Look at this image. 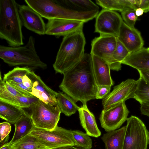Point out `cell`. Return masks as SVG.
Returning <instances> with one entry per match:
<instances>
[{
	"label": "cell",
	"instance_id": "6",
	"mask_svg": "<svg viewBox=\"0 0 149 149\" xmlns=\"http://www.w3.org/2000/svg\"><path fill=\"white\" fill-rule=\"evenodd\" d=\"M26 111L31 118L34 126L48 130L57 125L61 111L58 104L54 106L38 99L33 102Z\"/></svg>",
	"mask_w": 149,
	"mask_h": 149
},
{
	"label": "cell",
	"instance_id": "11",
	"mask_svg": "<svg viewBox=\"0 0 149 149\" xmlns=\"http://www.w3.org/2000/svg\"><path fill=\"white\" fill-rule=\"evenodd\" d=\"M123 20L114 11L103 9L96 17L95 32L100 35H109L117 38Z\"/></svg>",
	"mask_w": 149,
	"mask_h": 149
},
{
	"label": "cell",
	"instance_id": "22",
	"mask_svg": "<svg viewBox=\"0 0 149 149\" xmlns=\"http://www.w3.org/2000/svg\"><path fill=\"white\" fill-rule=\"evenodd\" d=\"M26 113L23 108L0 100V117L12 124H15Z\"/></svg>",
	"mask_w": 149,
	"mask_h": 149
},
{
	"label": "cell",
	"instance_id": "20",
	"mask_svg": "<svg viewBox=\"0 0 149 149\" xmlns=\"http://www.w3.org/2000/svg\"><path fill=\"white\" fill-rule=\"evenodd\" d=\"M121 64L128 65L137 70L149 71V50L143 47L138 51L131 53Z\"/></svg>",
	"mask_w": 149,
	"mask_h": 149
},
{
	"label": "cell",
	"instance_id": "28",
	"mask_svg": "<svg viewBox=\"0 0 149 149\" xmlns=\"http://www.w3.org/2000/svg\"><path fill=\"white\" fill-rule=\"evenodd\" d=\"M134 98L141 104L149 102V84L139 75Z\"/></svg>",
	"mask_w": 149,
	"mask_h": 149
},
{
	"label": "cell",
	"instance_id": "33",
	"mask_svg": "<svg viewBox=\"0 0 149 149\" xmlns=\"http://www.w3.org/2000/svg\"><path fill=\"white\" fill-rule=\"evenodd\" d=\"M8 83L23 96L27 97H36L31 94L32 92V89L26 87L22 83H17L12 81Z\"/></svg>",
	"mask_w": 149,
	"mask_h": 149
},
{
	"label": "cell",
	"instance_id": "23",
	"mask_svg": "<svg viewBox=\"0 0 149 149\" xmlns=\"http://www.w3.org/2000/svg\"><path fill=\"white\" fill-rule=\"evenodd\" d=\"M15 129L13 136L9 142L11 144L28 134L34 125L26 111V114L15 124Z\"/></svg>",
	"mask_w": 149,
	"mask_h": 149
},
{
	"label": "cell",
	"instance_id": "24",
	"mask_svg": "<svg viewBox=\"0 0 149 149\" xmlns=\"http://www.w3.org/2000/svg\"><path fill=\"white\" fill-rule=\"evenodd\" d=\"M96 3L103 9L121 12L129 9L136 10L135 0H96Z\"/></svg>",
	"mask_w": 149,
	"mask_h": 149
},
{
	"label": "cell",
	"instance_id": "44",
	"mask_svg": "<svg viewBox=\"0 0 149 149\" xmlns=\"http://www.w3.org/2000/svg\"><path fill=\"white\" fill-rule=\"evenodd\" d=\"M43 149H51V148H45Z\"/></svg>",
	"mask_w": 149,
	"mask_h": 149
},
{
	"label": "cell",
	"instance_id": "31",
	"mask_svg": "<svg viewBox=\"0 0 149 149\" xmlns=\"http://www.w3.org/2000/svg\"><path fill=\"white\" fill-rule=\"evenodd\" d=\"M130 53L117 38L116 47L113 55L114 59L117 62L121 64L123 61Z\"/></svg>",
	"mask_w": 149,
	"mask_h": 149
},
{
	"label": "cell",
	"instance_id": "37",
	"mask_svg": "<svg viewBox=\"0 0 149 149\" xmlns=\"http://www.w3.org/2000/svg\"><path fill=\"white\" fill-rule=\"evenodd\" d=\"M4 84L6 89L11 94L17 96H23L19 91L11 86L8 82H4Z\"/></svg>",
	"mask_w": 149,
	"mask_h": 149
},
{
	"label": "cell",
	"instance_id": "3",
	"mask_svg": "<svg viewBox=\"0 0 149 149\" xmlns=\"http://www.w3.org/2000/svg\"><path fill=\"white\" fill-rule=\"evenodd\" d=\"M86 44L82 31L64 37L53 65L56 74H63L83 57Z\"/></svg>",
	"mask_w": 149,
	"mask_h": 149
},
{
	"label": "cell",
	"instance_id": "7",
	"mask_svg": "<svg viewBox=\"0 0 149 149\" xmlns=\"http://www.w3.org/2000/svg\"><path fill=\"white\" fill-rule=\"evenodd\" d=\"M29 134L36 138L46 148L54 149L75 145L71 130L58 126L51 130L34 126Z\"/></svg>",
	"mask_w": 149,
	"mask_h": 149
},
{
	"label": "cell",
	"instance_id": "30",
	"mask_svg": "<svg viewBox=\"0 0 149 149\" xmlns=\"http://www.w3.org/2000/svg\"><path fill=\"white\" fill-rule=\"evenodd\" d=\"M75 142V146L81 149H91L92 147V140L86 133L79 130H71Z\"/></svg>",
	"mask_w": 149,
	"mask_h": 149
},
{
	"label": "cell",
	"instance_id": "8",
	"mask_svg": "<svg viewBox=\"0 0 149 149\" xmlns=\"http://www.w3.org/2000/svg\"><path fill=\"white\" fill-rule=\"evenodd\" d=\"M123 149H147L149 131L143 121L135 116L127 118Z\"/></svg>",
	"mask_w": 149,
	"mask_h": 149
},
{
	"label": "cell",
	"instance_id": "5",
	"mask_svg": "<svg viewBox=\"0 0 149 149\" xmlns=\"http://www.w3.org/2000/svg\"><path fill=\"white\" fill-rule=\"evenodd\" d=\"M26 4L48 20L56 19L82 21L84 23L95 17V11L82 12L65 7L56 0H25Z\"/></svg>",
	"mask_w": 149,
	"mask_h": 149
},
{
	"label": "cell",
	"instance_id": "1",
	"mask_svg": "<svg viewBox=\"0 0 149 149\" xmlns=\"http://www.w3.org/2000/svg\"><path fill=\"white\" fill-rule=\"evenodd\" d=\"M59 87L75 102L83 105L95 98L98 86L95 79L91 54L85 53L81 60L63 74Z\"/></svg>",
	"mask_w": 149,
	"mask_h": 149
},
{
	"label": "cell",
	"instance_id": "41",
	"mask_svg": "<svg viewBox=\"0 0 149 149\" xmlns=\"http://www.w3.org/2000/svg\"><path fill=\"white\" fill-rule=\"evenodd\" d=\"M0 149H14L12 147V145L10 143H6L1 146Z\"/></svg>",
	"mask_w": 149,
	"mask_h": 149
},
{
	"label": "cell",
	"instance_id": "38",
	"mask_svg": "<svg viewBox=\"0 0 149 149\" xmlns=\"http://www.w3.org/2000/svg\"><path fill=\"white\" fill-rule=\"evenodd\" d=\"M140 109L142 114L149 117V102L141 104Z\"/></svg>",
	"mask_w": 149,
	"mask_h": 149
},
{
	"label": "cell",
	"instance_id": "18",
	"mask_svg": "<svg viewBox=\"0 0 149 149\" xmlns=\"http://www.w3.org/2000/svg\"><path fill=\"white\" fill-rule=\"evenodd\" d=\"M81 124L90 136L97 138L101 135L93 113L88 109L87 104L79 107L78 110Z\"/></svg>",
	"mask_w": 149,
	"mask_h": 149
},
{
	"label": "cell",
	"instance_id": "19",
	"mask_svg": "<svg viewBox=\"0 0 149 149\" xmlns=\"http://www.w3.org/2000/svg\"><path fill=\"white\" fill-rule=\"evenodd\" d=\"M38 99L36 97H30L13 95L6 89L4 81L0 79V100L22 108H29L34 101Z\"/></svg>",
	"mask_w": 149,
	"mask_h": 149
},
{
	"label": "cell",
	"instance_id": "32",
	"mask_svg": "<svg viewBox=\"0 0 149 149\" xmlns=\"http://www.w3.org/2000/svg\"><path fill=\"white\" fill-rule=\"evenodd\" d=\"M121 14L126 24L130 27L135 28L134 26L138 17L136 15L135 10L129 9L121 12Z\"/></svg>",
	"mask_w": 149,
	"mask_h": 149
},
{
	"label": "cell",
	"instance_id": "26",
	"mask_svg": "<svg viewBox=\"0 0 149 149\" xmlns=\"http://www.w3.org/2000/svg\"><path fill=\"white\" fill-rule=\"evenodd\" d=\"M56 97L61 113L70 116L75 113L79 108L71 97L63 92H57Z\"/></svg>",
	"mask_w": 149,
	"mask_h": 149
},
{
	"label": "cell",
	"instance_id": "39",
	"mask_svg": "<svg viewBox=\"0 0 149 149\" xmlns=\"http://www.w3.org/2000/svg\"><path fill=\"white\" fill-rule=\"evenodd\" d=\"M22 84L27 88L31 89L32 87V83L30 78L27 74L22 79Z\"/></svg>",
	"mask_w": 149,
	"mask_h": 149
},
{
	"label": "cell",
	"instance_id": "45",
	"mask_svg": "<svg viewBox=\"0 0 149 149\" xmlns=\"http://www.w3.org/2000/svg\"><path fill=\"white\" fill-rule=\"evenodd\" d=\"M149 50V47L147 48Z\"/></svg>",
	"mask_w": 149,
	"mask_h": 149
},
{
	"label": "cell",
	"instance_id": "25",
	"mask_svg": "<svg viewBox=\"0 0 149 149\" xmlns=\"http://www.w3.org/2000/svg\"><path fill=\"white\" fill-rule=\"evenodd\" d=\"M57 1L65 7L77 11H99V9L97 5L90 0H62Z\"/></svg>",
	"mask_w": 149,
	"mask_h": 149
},
{
	"label": "cell",
	"instance_id": "16",
	"mask_svg": "<svg viewBox=\"0 0 149 149\" xmlns=\"http://www.w3.org/2000/svg\"><path fill=\"white\" fill-rule=\"evenodd\" d=\"M27 75L32 83V95L46 103L54 106L58 105L56 97V92L48 87L33 71H31Z\"/></svg>",
	"mask_w": 149,
	"mask_h": 149
},
{
	"label": "cell",
	"instance_id": "4",
	"mask_svg": "<svg viewBox=\"0 0 149 149\" xmlns=\"http://www.w3.org/2000/svg\"><path fill=\"white\" fill-rule=\"evenodd\" d=\"M34 38L30 36L24 46L17 47L0 46V58L10 66H22L31 69H45L46 63L38 55Z\"/></svg>",
	"mask_w": 149,
	"mask_h": 149
},
{
	"label": "cell",
	"instance_id": "14",
	"mask_svg": "<svg viewBox=\"0 0 149 149\" xmlns=\"http://www.w3.org/2000/svg\"><path fill=\"white\" fill-rule=\"evenodd\" d=\"M22 23L28 29L39 35L45 34L46 24L42 17L28 5H19Z\"/></svg>",
	"mask_w": 149,
	"mask_h": 149
},
{
	"label": "cell",
	"instance_id": "29",
	"mask_svg": "<svg viewBox=\"0 0 149 149\" xmlns=\"http://www.w3.org/2000/svg\"><path fill=\"white\" fill-rule=\"evenodd\" d=\"M27 67H17L4 74L3 80L4 82L12 81L17 83H22L24 77L31 71Z\"/></svg>",
	"mask_w": 149,
	"mask_h": 149
},
{
	"label": "cell",
	"instance_id": "36",
	"mask_svg": "<svg viewBox=\"0 0 149 149\" xmlns=\"http://www.w3.org/2000/svg\"><path fill=\"white\" fill-rule=\"evenodd\" d=\"M136 7L142 9L144 13L149 12V0H135Z\"/></svg>",
	"mask_w": 149,
	"mask_h": 149
},
{
	"label": "cell",
	"instance_id": "40",
	"mask_svg": "<svg viewBox=\"0 0 149 149\" xmlns=\"http://www.w3.org/2000/svg\"><path fill=\"white\" fill-rule=\"evenodd\" d=\"M139 75L142 76L149 84V71L138 70Z\"/></svg>",
	"mask_w": 149,
	"mask_h": 149
},
{
	"label": "cell",
	"instance_id": "43",
	"mask_svg": "<svg viewBox=\"0 0 149 149\" xmlns=\"http://www.w3.org/2000/svg\"><path fill=\"white\" fill-rule=\"evenodd\" d=\"M143 10L141 8H138L135 10V13L137 17L143 14Z\"/></svg>",
	"mask_w": 149,
	"mask_h": 149
},
{
	"label": "cell",
	"instance_id": "15",
	"mask_svg": "<svg viewBox=\"0 0 149 149\" xmlns=\"http://www.w3.org/2000/svg\"><path fill=\"white\" fill-rule=\"evenodd\" d=\"M117 38L131 53L143 47L144 41L140 32L135 28L128 26L123 21Z\"/></svg>",
	"mask_w": 149,
	"mask_h": 149
},
{
	"label": "cell",
	"instance_id": "34",
	"mask_svg": "<svg viewBox=\"0 0 149 149\" xmlns=\"http://www.w3.org/2000/svg\"><path fill=\"white\" fill-rule=\"evenodd\" d=\"M11 129V125L9 123L5 122L0 123V143L2 142L5 139L8 138Z\"/></svg>",
	"mask_w": 149,
	"mask_h": 149
},
{
	"label": "cell",
	"instance_id": "35",
	"mask_svg": "<svg viewBox=\"0 0 149 149\" xmlns=\"http://www.w3.org/2000/svg\"><path fill=\"white\" fill-rule=\"evenodd\" d=\"M111 87L106 86H98L95 98L96 99H103L110 93Z\"/></svg>",
	"mask_w": 149,
	"mask_h": 149
},
{
	"label": "cell",
	"instance_id": "12",
	"mask_svg": "<svg viewBox=\"0 0 149 149\" xmlns=\"http://www.w3.org/2000/svg\"><path fill=\"white\" fill-rule=\"evenodd\" d=\"M129 111L125 102L108 109H103L99 117L101 127L109 132L119 128L127 120Z\"/></svg>",
	"mask_w": 149,
	"mask_h": 149
},
{
	"label": "cell",
	"instance_id": "13",
	"mask_svg": "<svg viewBox=\"0 0 149 149\" xmlns=\"http://www.w3.org/2000/svg\"><path fill=\"white\" fill-rule=\"evenodd\" d=\"M84 22L82 21L56 19L48 20L45 34L57 37H64L83 31Z\"/></svg>",
	"mask_w": 149,
	"mask_h": 149
},
{
	"label": "cell",
	"instance_id": "42",
	"mask_svg": "<svg viewBox=\"0 0 149 149\" xmlns=\"http://www.w3.org/2000/svg\"><path fill=\"white\" fill-rule=\"evenodd\" d=\"M53 149H81L72 146H68L54 148Z\"/></svg>",
	"mask_w": 149,
	"mask_h": 149
},
{
	"label": "cell",
	"instance_id": "21",
	"mask_svg": "<svg viewBox=\"0 0 149 149\" xmlns=\"http://www.w3.org/2000/svg\"><path fill=\"white\" fill-rule=\"evenodd\" d=\"M125 130L126 126L103 134L101 139L105 149H123Z\"/></svg>",
	"mask_w": 149,
	"mask_h": 149
},
{
	"label": "cell",
	"instance_id": "9",
	"mask_svg": "<svg viewBox=\"0 0 149 149\" xmlns=\"http://www.w3.org/2000/svg\"><path fill=\"white\" fill-rule=\"evenodd\" d=\"M117 38L111 36L100 35L92 41L91 54L97 56L107 62L111 70L118 71L121 64L114 58L113 54L117 44Z\"/></svg>",
	"mask_w": 149,
	"mask_h": 149
},
{
	"label": "cell",
	"instance_id": "2",
	"mask_svg": "<svg viewBox=\"0 0 149 149\" xmlns=\"http://www.w3.org/2000/svg\"><path fill=\"white\" fill-rule=\"evenodd\" d=\"M18 7L14 0H0V38L10 47L24 44Z\"/></svg>",
	"mask_w": 149,
	"mask_h": 149
},
{
	"label": "cell",
	"instance_id": "17",
	"mask_svg": "<svg viewBox=\"0 0 149 149\" xmlns=\"http://www.w3.org/2000/svg\"><path fill=\"white\" fill-rule=\"evenodd\" d=\"M92 56L93 72L98 86L111 87L114 82L110 74V66L106 61L93 55Z\"/></svg>",
	"mask_w": 149,
	"mask_h": 149
},
{
	"label": "cell",
	"instance_id": "10",
	"mask_svg": "<svg viewBox=\"0 0 149 149\" xmlns=\"http://www.w3.org/2000/svg\"><path fill=\"white\" fill-rule=\"evenodd\" d=\"M137 82V80L129 79L115 86L112 91L103 99V109H108L128 99L134 98Z\"/></svg>",
	"mask_w": 149,
	"mask_h": 149
},
{
	"label": "cell",
	"instance_id": "27",
	"mask_svg": "<svg viewBox=\"0 0 149 149\" xmlns=\"http://www.w3.org/2000/svg\"><path fill=\"white\" fill-rule=\"evenodd\" d=\"M14 149H43L46 148L35 137L29 134L12 144Z\"/></svg>",
	"mask_w": 149,
	"mask_h": 149
}]
</instances>
